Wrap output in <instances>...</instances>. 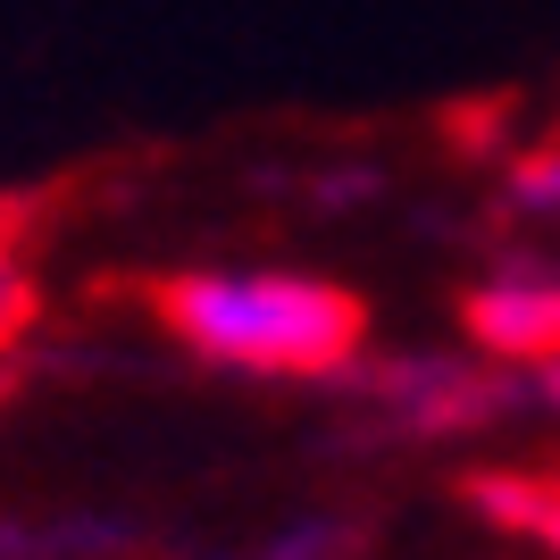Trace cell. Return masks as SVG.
I'll return each instance as SVG.
<instances>
[{"instance_id":"cell-1","label":"cell","mask_w":560,"mask_h":560,"mask_svg":"<svg viewBox=\"0 0 560 560\" xmlns=\"http://www.w3.org/2000/svg\"><path fill=\"white\" fill-rule=\"evenodd\" d=\"M160 318L192 360L243 376H343L369 343V310L310 268H185L151 284Z\"/></svg>"},{"instance_id":"cell-2","label":"cell","mask_w":560,"mask_h":560,"mask_svg":"<svg viewBox=\"0 0 560 560\" xmlns=\"http://www.w3.org/2000/svg\"><path fill=\"white\" fill-rule=\"evenodd\" d=\"M343 385H360L369 401H385V419L401 427H477L493 419L502 401H518V385H502L493 369H468V360H427V351H410V360H351Z\"/></svg>"},{"instance_id":"cell-3","label":"cell","mask_w":560,"mask_h":560,"mask_svg":"<svg viewBox=\"0 0 560 560\" xmlns=\"http://www.w3.org/2000/svg\"><path fill=\"white\" fill-rule=\"evenodd\" d=\"M468 351H486V369H552L560 360V268H502L468 284L460 302Z\"/></svg>"},{"instance_id":"cell-4","label":"cell","mask_w":560,"mask_h":560,"mask_svg":"<svg viewBox=\"0 0 560 560\" xmlns=\"http://www.w3.org/2000/svg\"><path fill=\"white\" fill-rule=\"evenodd\" d=\"M468 511H486L493 527H511V536H536L544 552H560V468L527 477V468H477L460 477Z\"/></svg>"},{"instance_id":"cell-5","label":"cell","mask_w":560,"mask_h":560,"mask_svg":"<svg viewBox=\"0 0 560 560\" xmlns=\"http://www.w3.org/2000/svg\"><path fill=\"white\" fill-rule=\"evenodd\" d=\"M259 560H360V527L351 518H302V527L259 544Z\"/></svg>"},{"instance_id":"cell-6","label":"cell","mask_w":560,"mask_h":560,"mask_svg":"<svg viewBox=\"0 0 560 560\" xmlns=\"http://www.w3.org/2000/svg\"><path fill=\"white\" fill-rule=\"evenodd\" d=\"M511 201L527 218H560V142H544V151H527L511 167Z\"/></svg>"},{"instance_id":"cell-7","label":"cell","mask_w":560,"mask_h":560,"mask_svg":"<svg viewBox=\"0 0 560 560\" xmlns=\"http://www.w3.org/2000/svg\"><path fill=\"white\" fill-rule=\"evenodd\" d=\"M34 327V268H25L9 243H0V351Z\"/></svg>"},{"instance_id":"cell-8","label":"cell","mask_w":560,"mask_h":560,"mask_svg":"<svg viewBox=\"0 0 560 560\" xmlns=\"http://www.w3.org/2000/svg\"><path fill=\"white\" fill-rule=\"evenodd\" d=\"M518 401H544V410H560V360H552V369H527V376H518Z\"/></svg>"}]
</instances>
